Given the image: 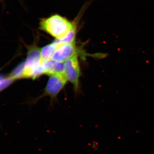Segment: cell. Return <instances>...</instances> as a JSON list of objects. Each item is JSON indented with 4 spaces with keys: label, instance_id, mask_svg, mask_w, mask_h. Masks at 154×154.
I'll return each mask as SVG.
<instances>
[{
    "label": "cell",
    "instance_id": "1",
    "mask_svg": "<svg viewBox=\"0 0 154 154\" xmlns=\"http://www.w3.org/2000/svg\"><path fill=\"white\" fill-rule=\"evenodd\" d=\"M75 27V24L58 15L42 19L40 22V29L56 39L64 38Z\"/></svg>",
    "mask_w": 154,
    "mask_h": 154
},
{
    "label": "cell",
    "instance_id": "2",
    "mask_svg": "<svg viewBox=\"0 0 154 154\" xmlns=\"http://www.w3.org/2000/svg\"><path fill=\"white\" fill-rule=\"evenodd\" d=\"M64 75L67 80L72 84L75 90L78 91L81 71L77 56L70 58L65 62Z\"/></svg>",
    "mask_w": 154,
    "mask_h": 154
},
{
    "label": "cell",
    "instance_id": "3",
    "mask_svg": "<svg viewBox=\"0 0 154 154\" xmlns=\"http://www.w3.org/2000/svg\"><path fill=\"white\" fill-rule=\"evenodd\" d=\"M58 44V47L51 57V60L64 62L81 53V51L76 47L75 43Z\"/></svg>",
    "mask_w": 154,
    "mask_h": 154
},
{
    "label": "cell",
    "instance_id": "4",
    "mask_svg": "<svg viewBox=\"0 0 154 154\" xmlns=\"http://www.w3.org/2000/svg\"><path fill=\"white\" fill-rule=\"evenodd\" d=\"M50 76L45 94L51 98H55L65 85L67 80L64 74L51 75Z\"/></svg>",
    "mask_w": 154,
    "mask_h": 154
},
{
    "label": "cell",
    "instance_id": "5",
    "mask_svg": "<svg viewBox=\"0 0 154 154\" xmlns=\"http://www.w3.org/2000/svg\"><path fill=\"white\" fill-rule=\"evenodd\" d=\"M40 52L41 49L35 45L31 46L28 48V56L25 62V69L30 68L34 65L41 62Z\"/></svg>",
    "mask_w": 154,
    "mask_h": 154
},
{
    "label": "cell",
    "instance_id": "6",
    "mask_svg": "<svg viewBox=\"0 0 154 154\" xmlns=\"http://www.w3.org/2000/svg\"><path fill=\"white\" fill-rule=\"evenodd\" d=\"M45 74L51 75L64 74V63L63 62L51 60L45 62Z\"/></svg>",
    "mask_w": 154,
    "mask_h": 154
},
{
    "label": "cell",
    "instance_id": "7",
    "mask_svg": "<svg viewBox=\"0 0 154 154\" xmlns=\"http://www.w3.org/2000/svg\"><path fill=\"white\" fill-rule=\"evenodd\" d=\"M59 45L54 42L52 43L47 45L41 49V60L43 62L51 60L53 54L58 47Z\"/></svg>",
    "mask_w": 154,
    "mask_h": 154
},
{
    "label": "cell",
    "instance_id": "8",
    "mask_svg": "<svg viewBox=\"0 0 154 154\" xmlns=\"http://www.w3.org/2000/svg\"><path fill=\"white\" fill-rule=\"evenodd\" d=\"M25 68V62L21 63L14 69L10 75V76L14 80L23 78Z\"/></svg>",
    "mask_w": 154,
    "mask_h": 154
},
{
    "label": "cell",
    "instance_id": "9",
    "mask_svg": "<svg viewBox=\"0 0 154 154\" xmlns=\"http://www.w3.org/2000/svg\"><path fill=\"white\" fill-rule=\"evenodd\" d=\"M14 80L10 76L9 77H5L0 75V91L11 85Z\"/></svg>",
    "mask_w": 154,
    "mask_h": 154
}]
</instances>
